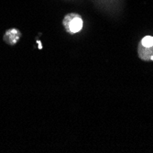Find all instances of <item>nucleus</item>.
<instances>
[{"mask_svg":"<svg viewBox=\"0 0 153 153\" xmlns=\"http://www.w3.org/2000/svg\"><path fill=\"white\" fill-rule=\"evenodd\" d=\"M63 25L68 32L77 33L82 27V20L76 14H69L64 18Z\"/></svg>","mask_w":153,"mask_h":153,"instance_id":"1","label":"nucleus"},{"mask_svg":"<svg viewBox=\"0 0 153 153\" xmlns=\"http://www.w3.org/2000/svg\"><path fill=\"white\" fill-rule=\"evenodd\" d=\"M19 36H20V33L18 30H9V31L7 32L5 39L7 40V42L13 44V43H16L17 42V40L19 39Z\"/></svg>","mask_w":153,"mask_h":153,"instance_id":"2","label":"nucleus"},{"mask_svg":"<svg viewBox=\"0 0 153 153\" xmlns=\"http://www.w3.org/2000/svg\"><path fill=\"white\" fill-rule=\"evenodd\" d=\"M141 45L143 47H146V48L153 47V37H151V36H146L142 39V41H141Z\"/></svg>","mask_w":153,"mask_h":153,"instance_id":"3","label":"nucleus"}]
</instances>
